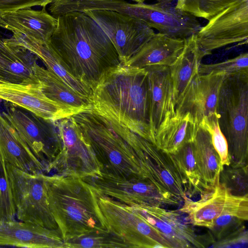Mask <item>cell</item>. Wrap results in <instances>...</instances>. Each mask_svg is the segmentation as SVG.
<instances>
[{
  "mask_svg": "<svg viewBox=\"0 0 248 248\" xmlns=\"http://www.w3.org/2000/svg\"><path fill=\"white\" fill-rule=\"evenodd\" d=\"M49 44L77 79L92 89L103 74L121 63L108 36L84 12L57 18Z\"/></svg>",
  "mask_w": 248,
  "mask_h": 248,
  "instance_id": "cell-1",
  "label": "cell"
},
{
  "mask_svg": "<svg viewBox=\"0 0 248 248\" xmlns=\"http://www.w3.org/2000/svg\"><path fill=\"white\" fill-rule=\"evenodd\" d=\"M92 110L155 144L150 126L148 72L120 63L92 89Z\"/></svg>",
  "mask_w": 248,
  "mask_h": 248,
  "instance_id": "cell-2",
  "label": "cell"
},
{
  "mask_svg": "<svg viewBox=\"0 0 248 248\" xmlns=\"http://www.w3.org/2000/svg\"><path fill=\"white\" fill-rule=\"evenodd\" d=\"M49 209L64 241L107 230L92 188L81 178L45 175Z\"/></svg>",
  "mask_w": 248,
  "mask_h": 248,
  "instance_id": "cell-3",
  "label": "cell"
},
{
  "mask_svg": "<svg viewBox=\"0 0 248 248\" xmlns=\"http://www.w3.org/2000/svg\"><path fill=\"white\" fill-rule=\"evenodd\" d=\"M72 116L91 147L100 172L123 178L142 176L133 149L114 128L111 120L92 109Z\"/></svg>",
  "mask_w": 248,
  "mask_h": 248,
  "instance_id": "cell-4",
  "label": "cell"
},
{
  "mask_svg": "<svg viewBox=\"0 0 248 248\" xmlns=\"http://www.w3.org/2000/svg\"><path fill=\"white\" fill-rule=\"evenodd\" d=\"M217 113L231 162L248 164V74L226 77L219 94Z\"/></svg>",
  "mask_w": 248,
  "mask_h": 248,
  "instance_id": "cell-5",
  "label": "cell"
},
{
  "mask_svg": "<svg viewBox=\"0 0 248 248\" xmlns=\"http://www.w3.org/2000/svg\"><path fill=\"white\" fill-rule=\"evenodd\" d=\"M112 123L133 149L142 176L150 180L163 193L183 202L187 196L170 154L129 129L114 122Z\"/></svg>",
  "mask_w": 248,
  "mask_h": 248,
  "instance_id": "cell-6",
  "label": "cell"
},
{
  "mask_svg": "<svg viewBox=\"0 0 248 248\" xmlns=\"http://www.w3.org/2000/svg\"><path fill=\"white\" fill-rule=\"evenodd\" d=\"M5 165L17 219L60 232L49 209L45 174L27 172L6 162Z\"/></svg>",
  "mask_w": 248,
  "mask_h": 248,
  "instance_id": "cell-7",
  "label": "cell"
},
{
  "mask_svg": "<svg viewBox=\"0 0 248 248\" xmlns=\"http://www.w3.org/2000/svg\"><path fill=\"white\" fill-rule=\"evenodd\" d=\"M97 195L110 198L132 207H162L181 203L161 192L148 179L142 176L123 178L101 172L81 178Z\"/></svg>",
  "mask_w": 248,
  "mask_h": 248,
  "instance_id": "cell-8",
  "label": "cell"
},
{
  "mask_svg": "<svg viewBox=\"0 0 248 248\" xmlns=\"http://www.w3.org/2000/svg\"><path fill=\"white\" fill-rule=\"evenodd\" d=\"M97 197L107 230L123 239L129 248H172L159 232L132 207L106 197Z\"/></svg>",
  "mask_w": 248,
  "mask_h": 248,
  "instance_id": "cell-9",
  "label": "cell"
},
{
  "mask_svg": "<svg viewBox=\"0 0 248 248\" xmlns=\"http://www.w3.org/2000/svg\"><path fill=\"white\" fill-rule=\"evenodd\" d=\"M2 115L16 129L45 171L61 149L56 121L46 120L31 112L5 101Z\"/></svg>",
  "mask_w": 248,
  "mask_h": 248,
  "instance_id": "cell-10",
  "label": "cell"
},
{
  "mask_svg": "<svg viewBox=\"0 0 248 248\" xmlns=\"http://www.w3.org/2000/svg\"><path fill=\"white\" fill-rule=\"evenodd\" d=\"M61 149L46 172L80 178L100 172L95 155L83 138L73 116L56 121Z\"/></svg>",
  "mask_w": 248,
  "mask_h": 248,
  "instance_id": "cell-11",
  "label": "cell"
},
{
  "mask_svg": "<svg viewBox=\"0 0 248 248\" xmlns=\"http://www.w3.org/2000/svg\"><path fill=\"white\" fill-rule=\"evenodd\" d=\"M82 12L91 17L106 34L123 64L155 33L152 28L142 21L117 11L93 10Z\"/></svg>",
  "mask_w": 248,
  "mask_h": 248,
  "instance_id": "cell-12",
  "label": "cell"
},
{
  "mask_svg": "<svg viewBox=\"0 0 248 248\" xmlns=\"http://www.w3.org/2000/svg\"><path fill=\"white\" fill-rule=\"evenodd\" d=\"M136 18L170 37L186 39L196 34L201 26L196 17L176 7L174 0L154 4L126 2L116 11Z\"/></svg>",
  "mask_w": 248,
  "mask_h": 248,
  "instance_id": "cell-13",
  "label": "cell"
},
{
  "mask_svg": "<svg viewBox=\"0 0 248 248\" xmlns=\"http://www.w3.org/2000/svg\"><path fill=\"white\" fill-rule=\"evenodd\" d=\"M183 202L179 210L186 215L193 226L210 229L217 218L225 215L248 219V195H234L220 182L204 190L199 200L187 197Z\"/></svg>",
  "mask_w": 248,
  "mask_h": 248,
  "instance_id": "cell-14",
  "label": "cell"
},
{
  "mask_svg": "<svg viewBox=\"0 0 248 248\" xmlns=\"http://www.w3.org/2000/svg\"><path fill=\"white\" fill-rule=\"evenodd\" d=\"M248 0L225 9L196 34L198 46L204 56L213 50L235 43L248 42Z\"/></svg>",
  "mask_w": 248,
  "mask_h": 248,
  "instance_id": "cell-15",
  "label": "cell"
},
{
  "mask_svg": "<svg viewBox=\"0 0 248 248\" xmlns=\"http://www.w3.org/2000/svg\"><path fill=\"white\" fill-rule=\"evenodd\" d=\"M132 208L159 232L172 248H205L203 238L197 235L186 215L179 209L168 210L155 206Z\"/></svg>",
  "mask_w": 248,
  "mask_h": 248,
  "instance_id": "cell-16",
  "label": "cell"
},
{
  "mask_svg": "<svg viewBox=\"0 0 248 248\" xmlns=\"http://www.w3.org/2000/svg\"><path fill=\"white\" fill-rule=\"evenodd\" d=\"M227 76L197 75L175 106V113L189 112L198 125L205 117L217 112L218 97Z\"/></svg>",
  "mask_w": 248,
  "mask_h": 248,
  "instance_id": "cell-17",
  "label": "cell"
},
{
  "mask_svg": "<svg viewBox=\"0 0 248 248\" xmlns=\"http://www.w3.org/2000/svg\"><path fill=\"white\" fill-rule=\"evenodd\" d=\"M0 98L53 121L72 116L43 93L41 84L24 85L0 82Z\"/></svg>",
  "mask_w": 248,
  "mask_h": 248,
  "instance_id": "cell-18",
  "label": "cell"
},
{
  "mask_svg": "<svg viewBox=\"0 0 248 248\" xmlns=\"http://www.w3.org/2000/svg\"><path fill=\"white\" fill-rule=\"evenodd\" d=\"M30 248H64L59 231L21 221L0 220V246Z\"/></svg>",
  "mask_w": 248,
  "mask_h": 248,
  "instance_id": "cell-19",
  "label": "cell"
},
{
  "mask_svg": "<svg viewBox=\"0 0 248 248\" xmlns=\"http://www.w3.org/2000/svg\"><path fill=\"white\" fill-rule=\"evenodd\" d=\"M40 10L27 8L0 16V27L22 34L41 44L49 43L58 23L46 7Z\"/></svg>",
  "mask_w": 248,
  "mask_h": 248,
  "instance_id": "cell-20",
  "label": "cell"
},
{
  "mask_svg": "<svg viewBox=\"0 0 248 248\" xmlns=\"http://www.w3.org/2000/svg\"><path fill=\"white\" fill-rule=\"evenodd\" d=\"M145 70L148 72L150 126L155 139L160 125L175 115L173 87L169 67Z\"/></svg>",
  "mask_w": 248,
  "mask_h": 248,
  "instance_id": "cell-21",
  "label": "cell"
},
{
  "mask_svg": "<svg viewBox=\"0 0 248 248\" xmlns=\"http://www.w3.org/2000/svg\"><path fill=\"white\" fill-rule=\"evenodd\" d=\"M185 40L155 33L124 64L145 69L170 67L182 52Z\"/></svg>",
  "mask_w": 248,
  "mask_h": 248,
  "instance_id": "cell-22",
  "label": "cell"
},
{
  "mask_svg": "<svg viewBox=\"0 0 248 248\" xmlns=\"http://www.w3.org/2000/svg\"><path fill=\"white\" fill-rule=\"evenodd\" d=\"M37 58L25 48L6 44L0 37V82L40 84L33 71Z\"/></svg>",
  "mask_w": 248,
  "mask_h": 248,
  "instance_id": "cell-23",
  "label": "cell"
},
{
  "mask_svg": "<svg viewBox=\"0 0 248 248\" xmlns=\"http://www.w3.org/2000/svg\"><path fill=\"white\" fill-rule=\"evenodd\" d=\"M3 41L6 44L19 46L30 51L42 60L47 69L56 75L74 90L91 101V89L74 77L49 43L41 44L19 33H14L10 38L3 39Z\"/></svg>",
  "mask_w": 248,
  "mask_h": 248,
  "instance_id": "cell-24",
  "label": "cell"
},
{
  "mask_svg": "<svg viewBox=\"0 0 248 248\" xmlns=\"http://www.w3.org/2000/svg\"><path fill=\"white\" fill-rule=\"evenodd\" d=\"M0 154L5 162L32 173L45 168L7 119L0 112Z\"/></svg>",
  "mask_w": 248,
  "mask_h": 248,
  "instance_id": "cell-25",
  "label": "cell"
},
{
  "mask_svg": "<svg viewBox=\"0 0 248 248\" xmlns=\"http://www.w3.org/2000/svg\"><path fill=\"white\" fill-rule=\"evenodd\" d=\"M34 74L39 80L43 93L72 115L92 109L90 100L67 85L56 75L36 63Z\"/></svg>",
  "mask_w": 248,
  "mask_h": 248,
  "instance_id": "cell-26",
  "label": "cell"
},
{
  "mask_svg": "<svg viewBox=\"0 0 248 248\" xmlns=\"http://www.w3.org/2000/svg\"><path fill=\"white\" fill-rule=\"evenodd\" d=\"M204 57L198 46L196 34L185 39L182 52L169 67L174 106L182 98L194 78L199 74V68Z\"/></svg>",
  "mask_w": 248,
  "mask_h": 248,
  "instance_id": "cell-27",
  "label": "cell"
},
{
  "mask_svg": "<svg viewBox=\"0 0 248 248\" xmlns=\"http://www.w3.org/2000/svg\"><path fill=\"white\" fill-rule=\"evenodd\" d=\"M195 160L200 177L202 187L208 190L219 182V175L224 166L216 151L210 133L199 126L192 141Z\"/></svg>",
  "mask_w": 248,
  "mask_h": 248,
  "instance_id": "cell-28",
  "label": "cell"
},
{
  "mask_svg": "<svg viewBox=\"0 0 248 248\" xmlns=\"http://www.w3.org/2000/svg\"><path fill=\"white\" fill-rule=\"evenodd\" d=\"M199 127L189 112L176 114L160 125L155 135V144L169 154H174L192 142Z\"/></svg>",
  "mask_w": 248,
  "mask_h": 248,
  "instance_id": "cell-29",
  "label": "cell"
},
{
  "mask_svg": "<svg viewBox=\"0 0 248 248\" xmlns=\"http://www.w3.org/2000/svg\"><path fill=\"white\" fill-rule=\"evenodd\" d=\"M179 172L186 192L190 197L203 191L192 150V142L183 146L174 154H170Z\"/></svg>",
  "mask_w": 248,
  "mask_h": 248,
  "instance_id": "cell-30",
  "label": "cell"
},
{
  "mask_svg": "<svg viewBox=\"0 0 248 248\" xmlns=\"http://www.w3.org/2000/svg\"><path fill=\"white\" fill-rule=\"evenodd\" d=\"M64 248H126L128 245L108 230H97L64 241Z\"/></svg>",
  "mask_w": 248,
  "mask_h": 248,
  "instance_id": "cell-31",
  "label": "cell"
},
{
  "mask_svg": "<svg viewBox=\"0 0 248 248\" xmlns=\"http://www.w3.org/2000/svg\"><path fill=\"white\" fill-rule=\"evenodd\" d=\"M244 0H177L176 7L196 17L210 20L229 7Z\"/></svg>",
  "mask_w": 248,
  "mask_h": 248,
  "instance_id": "cell-32",
  "label": "cell"
},
{
  "mask_svg": "<svg viewBox=\"0 0 248 248\" xmlns=\"http://www.w3.org/2000/svg\"><path fill=\"white\" fill-rule=\"evenodd\" d=\"M220 173L219 182L234 195H248V164L238 165L231 162Z\"/></svg>",
  "mask_w": 248,
  "mask_h": 248,
  "instance_id": "cell-33",
  "label": "cell"
},
{
  "mask_svg": "<svg viewBox=\"0 0 248 248\" xmlns=\"http://www.w3.org/2000/svg\"><path fill=\"white\" fill-rule=\"evenodd\" d=\"M198 73L200 74H212L226 76L248 74V53H243L233 58L218 63H201Z\"/></svg>",
  "mask_w": 248,
  "mask_h": 248,
  "instance_id": "cell-34",
  "label": "cell"
},
{
  "mask_svg": "<svg viewBox=\"0 0 248 248\" xmlns=\"http://www.w3.org/2000/svg\"><path fill=\"white\" fill-rule=\"evenodd\" d=\"M199 126L206 129L210 134L213 145L220 156L223 166L230 164L231 158L229 153L227 140L222 132L218 123L217 112L205 117Z\"/></svg>",
  "mask_w": 248,
  "mask_h": 248,
  "instance_id": "cell-35",
  "label": "cell"
},
{
  "mask_svg": "<svg viewBox=\"0 0 248 248\" xmlns=\"http://www.w3.org/2000/svg\"><path fill=\"white\" fill-rule=\"evenodd\" d=\"M15 206L5 161L0 154V220H15Z\"/></svg>",
  "mask_w": 248,
  "mask_h": 248,
  "instance_id": "cell-36",
  "label": "cell"
},
{
  "mask_svg": "<svg viewBox=\"0 0 248 248\" xmlns=\"http://www.w3.org/2000/svg\"><path fill=\"white\" fill-rule=\"evenodd\" d=\"M245 221H246L234 216L225 215L220 216L215 220L212 226L209 229V234L214 242L239 229L244 225Z\"/></svg>",
  "mask_w": 248,
  "mask_h": 248,
  "instance_id": "cell-37",
  "label": "cell"
},
{
  "mask_svg": "<svg viewBox=\"0 0 248 248\" xmlns=\"http://www.w3.org/2000/svg\"><path fill=\"white\" fill-rule=\"evenodd\" d=\"M248 232L245 225L227 237L215 241L211 247L214 248H247Z\"/></svg>",
  "mask_w": 248,
  "mask_h": 248,
  "instance_id": "cell-38",
  "label": "cell"
},
{
  "mask_svg": "<svg viewBox=\"0 0 248 248\" xmlns=\"http://www.w3.org/2000/svg\"><path fill=\"white\" fill-rule=\"evenodd\" d=\"M53 0H0V16L34 6L46 7Z\"/></svg>",
  "mask_w": 248,
  "mask_h": 248,
  "instance_id": "cell-39",
  "label": "cell"
},
{
  "mask_svg": "<svg viewBox=\"0 0 248 248\" xmlns=\"http://www.w3.org/2000/svg\"><path fill=\"white\" fill-rule=\"evenodd\" d=\"M1 100V99L0 98V100Z\"/></svg>",
  "mask_w": 248,
  "mask_h": 248,
  "instance_id": "cell-40",
  "label": "cell"
}]
</instances>
